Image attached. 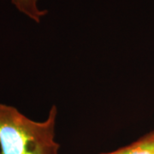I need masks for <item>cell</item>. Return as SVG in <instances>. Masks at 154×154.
Masks as SVG:
<instances>
[{
	"label": "cell",
	"mask_w": 154,
	"mask_h": 154,
	"mask_svg": "<svg viewBox=\"0 0 154 154\" xmlns=\"http://www.w3.org/2000/svg\"><path fill=\"white\" fill-rule=\"evenodd\" d=\"M57 110L52 105L47 118L36 122L16 107L0 103V154H57L55 141Z\"/></svg>",
	"instance_id": "1"
},
{
	"label": "cell",
	"mask_w": 154,
	"mask_h": 154,
	"mask_svg": "<svg viewBox=\"0 0 154 154\" xmlns=\"http://www.w3.org/2000/svg\"><path fill=\"white\" fill-rule=\"evenodd\" d=\"M102 154H154V139L149 134L129 146L115 152Z\"/></svg>",
	"instance_id": "2"
},
{
	"label": "cell",
	"mask_w": 154,
	"mask_h": 154,
	"mask_svg": "<svg viewBox=\"0 0 154 154\" xmlns=\"http://www.w3.org/2000/svg\"><path fill=\"white\" fill-rule=\"evenodd\" d=\"M11 2L21 13L37 23L47 13V11L38 9V0H11Z\"/></svg>",
	"instance_id": "3"
},
{
	"label": "cell",
	"mask_w": 154,
	"mask_h": 154,
	"mask_svg": "<svg viewBox=\"0 0 154 154\" xmlns=\"http://www.w3.org/2000/svg\"><path fill=\"white\" fill-rule=\"evenodd\" d=\"M150 134H151V136H152V138H153V139H154V131H153V132L151 133Z\"/></svg>",
	"instance_id": "4"
}]
</instances>
